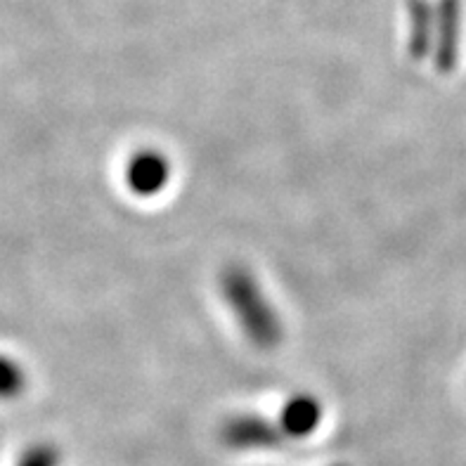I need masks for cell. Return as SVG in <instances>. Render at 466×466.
I'll use <instances>...</instances> for the list:
<instances>
[{"mask_svg":"<svg viewBox=\"0 0 466 466\" xmlns=\"http://www.w3.org/2000/svg\"><path fill=\"white\" fill-rule=\"evenodd\" d=\"M319 417H322V408L315 398L296 396L284 408L282 424L291 436H306L319 424Z\"/></svg>","mask_w":466,"mask_h":466,"instance_id":"3","label":"cell"},{"mask_svg":"<svg viewBox=\"0 0 466 466\" xmlns=\"http://www.w3.org/2000/svg\"><path fill=\"white\" fill-rule=\"evenodd\" d=\"M225 438L232 445H270L278 441V433L258 417H237L225 426Z\"/></svg>","mask_w":466,"mask_h":466,"instance_id":"4","label":"cell"},{"mask_svg":"<svg viewBox=\"0 0 466 466\" xmlns=\"http://www.w3.org/2000/svg\"><path fill=\"white\" fill-rule=\"evenodd\" d=\"M223 294L235 310L247 337L258 349H275L282 341V322L258 289L256 279L244 268H228L223 275Z\"/></svg>","mask_w":466,"mask_h":466,"instance_id":"1","label":"cell"},{"mask_svg":"<svg viewBox=\"0 0 466 466\" xmlns=\"http://www.w3.org/2000/svg\"><path fill=\"white\" fill-rule=\"evenodd\" d=\"M22 384L24 379L17 367L7 360H0V393L3 396H12V393H17L22 389Z\"/></svg>","mask_w":466,"mask_h":466,"instance_id":"5","label":"cell"},{"mask_svg":"<svg viewBox=\"0 0 466 466\" xmlns=\"http://www.w3.org/2000/svg\"><path fill=\"white\" fill-rule=\"evenodd\" d=\"M171 177V164L159 152H140L128 161L126 183L140 197L159 195Z\"/></svg>","mask_w":466,"mask_h":466,"instance_id":"2","label":"cell"}]
</instances>
